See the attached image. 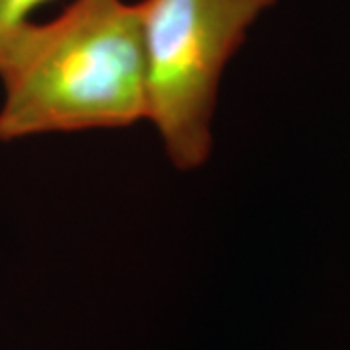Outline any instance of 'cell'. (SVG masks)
<instances>
[{"instance_id":"1","label":"cell","mask_w":350,"mask_h":350,"mask_svg":"<svg viewBox=\"0 0 350 350\" xmlns=\"http://www.w3.org/2000/svg\"><path fill=\"white\" fill-rule=\"evenodd\" d=\"M0 142L146 123L137 2L72 0L22 25L0 53Z\"/></svg>"},{"instance_id":"3","label":"cell","mask_w":350,"mask_h":350,"mask_svg":"<svg viewBox=\"0 0 350 350\" xmlns=\"http://www.w3.org/2000/svg\"><path fill=\"white\" fill-rule=\"evenodd\" d=\"M51 0H0V53L14 33L33 20V14Z\"/></svg>"},{"instance_id":"2","label":"cell","mask_w":350,"mask_h":350,"mask_svg":"<svg viewBox=\"0 0 350 350\" xmlns=\"http://www.w3.org/2000/svg\"><path fill=\"white\" fill-rule=\"evenodd\" d=\"M275 0H138L146 66V123L165 158L189 174L214 148L222 78L251 25Z\"/></svg>"}]
</instances>
